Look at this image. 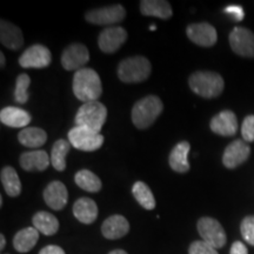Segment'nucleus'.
Masks as SVG:
<instances>
[{
  "label": "nucleus",
  "mask_w": 254,
  "mask_h": 254,
  "mask_svg": "<svg viewBox=\"0 0 254 254\" xmlns=\"http://www.w3.org/2000/svg\"><path fill=\"white\" fill-rule=\"evenodd\" d=\"M190 150V142L180 141L174 146L168 157V163L174 172L186 173L189 172L190 165L189 163V153Z\"/></svg>",
  "instance_id": "obj_19"
},
{
  "label": "nucleus",
  "mask_w": 254,
  "mask_h": 254,
  "mask_svg": "<svg viewBox=\"0 0 254 254\" xmlns=\"http://www.w3.org/2000/svg\"><path fill=\"white\" fill-rule=\"evenodd\" d=\"M140 12L146 17L170 19L172 17V6L166 0H142L140 1Z\"/></svg>",
  "instance_id": "obj_23"
},
{
  "label": "nucleus",
  "mask_w": 254,
  "mask_h": 254,
  "mask_svg": "<svg viewBox=\"0 0 254 254\" xmlns=\"http://www.w3.org/2000/svg\"><path fill=\"white\" fill-rule=\"evenodd\" d=\"M0 41L9 50H20L24 45L23 32L14 24L1 20L0 23Z\"/></svg>",
  "instance_id": "obj_20"
},
{
  "label": "nucleus",
  "mask_w": 254,
  "mask_h": 254,
  "mask_svg": "<svg viewBox=\"0 0 254 254\" xmlns=\"http://www.w3.org/2000/svg\"><path fill=\"white\" fill-rule=\"evenodd\" d=\"M224 12L226 14L232 15L236 21H241L244 19V17H245V14H244V8L239 5L227 6V7L224 8Z\"/></svg>",
  "instance_id": "obj_35"
},
{
  "label": "nucleus",
  "mask_w": 254,
  "mask_h": 254,
  "mask_svg": "<svg viewBox=\"0 0 254 254\" xmlns=\"http://www.w3.org/2000/svg\"><path fill=\"white\" fill-rule=\"evenodd\" d=\"M251 155V147L246 141L238 140L232 141L230 145L225 148L222 154V164L226 168H237L243 165Z\"/></svg>",
  "instance_id": "obj_14"
},
{
  "label": "nucleus",
  "mask_w": 254,
  "mask_h": 254,
  "mask_svg": "<svg viewBox=\"0 0 254 254\" xmlns=\"http://www.w3.org/2000/svg\"><path fill=\"white\" fill-rule=\"evenodd\" d=\"M164 110L163 101L157 95H147L134 104L132 109V122L139 129L153 125Z\"/></svg>",
  "instance_id": "obj_3"
},
{
  "label": "nucleus",
  "mask_w": 254,
  "mask_h": 254,
  "mask_svg": "<svg viewBox=\"0 0 254 254\" xmlns=\"http://www.w3.org/2000/svg\"><path fill=\"white\" fill-rule=\"evenodd\" d=\"M31 84V78L28 77L26 73H21L18 75L17 81H15V88H14V100L15 103L24 105L27 103L28 98V87Z\"/></svg>",
  "instance_id": "obj_31"
},
{
  "label": "nucleus",
  "mask_w": 254,
  "mask_h": 254,
  "mask_svg": "<svg viewBox=\"0 0 254 254\" xmlns=\"http://www.w3.org/2000/svg\"><path fill=\"white\" fill-rule=\"evenodd\" d=\"M126 17V9L122 5H112L107 7L95 8L88 11L85 18L88 23L100 26H113V24L122 23Z\"/></svg>",
  "instance_id": "obj_8"
},
{
  "label": "nucleus",
  "mask_w": 254,
  "mask_h": 254,
  "mask_svg": "<svg viewBox=\"0 0 254 254\" xmlns=\"http://www.w3.org/2000/svg\"><path fill=\"white\" fill-rule=\"evenodd\" d=\"M39 254H66L62 247L57 245H49L40 250Z\"/></svg>",
  "instance_id": "obj_37"
},
{
  "label": "nucleus",
  "mask_w": 254,
  "mask_h": 254,
  "mask_svg": "<svg viewBox=\"0 0 254 254\" xmlns=\"http://www.w3.org/2000/svg\"><path fill=\"white\" fill-rule=\"evenodd\" d=\"M18 140L25 147L38 148L43 146L47 140V134L39 127H26L18 134Z\"/></svg>",
  "instance_id": "obj_26"
},
{
  "label": "nucleus",
  "mask_w": 254,
  "mask_h": 254,
  "mask_svg": "<svg viewBox=\"0 0 254 254\" xmlns=\"http://www.w3.org/2000/svg\"><path fill=\"white\" fill-rule=\"evenodd\" d=\"M129 231V222L124 215H111L103 222L101 233L106 239L117 240L125 237Z\"/></svg>",
  "instance_id": "obj_17"
},
{
  "label": "nucleus",
  "mask_w": 254,
  "mask_h": 254,
  "mask_svg": "<svg viewBox=\"0 0 254 254\" xmlns=\"http://www.w3.org/2000/svg\"><path fill=\"white\" fill-rule=\"evenodd\" d=\"M104 136L100 133L88 129L86 127L75 126L68 132V141L73 147L84 152L99 150L104 144Z\"/></svg>",
  "instance_id": "obj_6"
},
{
  "label": "nucleus",
  "mask_w": 254,
  "mask_h": 254,
  "mask_svg": "<svg viewBox=\"0 0 254 254\" xmlns=\"http://www.w3.org/2000/svg\"><path fill=\"white\" fill-rule=\"evenodd\" d=\"M109 254H127V252L124 250H113V251H111Z\"/></svg>",
  "instance_id": "obj_40"
},
{
  "label": "nucleus",
  "mask_w": 254,
  "mask_h": 254,
  "mask_svg": "<svg viewBox=\"0 0 254 254\" xmlns=\"http://www.w3.org/2000/svg\"><path fill=\"white\" fill-rule=\"evenodd\" d=\"M0 179H1L2 187H4L6 194L15 198L21 193V182L19 179L18 173L11 166H6L1 170L0 174Z\"/></svg>",
  "instance_id": "obj_27"
},
{
  "label": "nucleus",
  "mask_w": 254,
  "mask_h": 254,
  "mask_svg": "<svg viewBox=\"0 0 254 254\" xmlns=\"http://www.w3.org/2000/svg\"><path fill=\"white\" fill-rule=\"evenodd\" d=\"M127 40V32L122 26L106 27L100 32L98 45L104 53L112 55L117 52Z\"/></svg>",
  "instance_id": "obj_12"
},
{
  "label": "nucleus",
  "mask_w": 254,
  "mask_h": 254,
  "mask_svg": "<svg viewBox=\"0 0 254 254\" xmlns=\"http://www.w3.org/2000/svg\"><path fill=\"white\" fill-rule=\"evenodd\" d=\"M39 231L34 227H27L19 231L13 238V247L19 253H27L37 245Z\"/></svg>",
  "instance_id": "obj_24"
},
{
  "label": "nucleus",
  "mask_w": 254,
  "mask_h": 254,
  "mask_svg": "<svg viewBox=\"0 0 254 254\" xmlns=\"http://www.w3.org/2000/svg\"><path fill=\"white\" fill-rule=\"evenodd\" d=\"M73 214L78 221L85 225H91L98 218V206L94 200L90 198H80L73 205Z\"/></svg>",
  "instance_id": "obj_22"
},
{
  "label": "nucleus",
  "mask_w": 254,
  "mask_h": 254,
  "mask_svg": "<svg viewBox=\"0 0 254 254\" xmlns=\"http://www.w3.org/2000/svg\"><path fill=\"white\" fill-rule=\"evenodd\" d=\"M240 232L244 240L254 246V215H247L240 225Z\"/></svg>",
  "instance_id": "obj_32"
},
{
  "label": "nucleus",
  "mask_w": 254,
  "mask_h": 254,
  "mask_svg": "<svg viewBox=\"0 0 254 254\" xmlns=\"http://www.w3.org/2000/svg\"><path fill=\"white\" fill-rule=\"evenodd\" d=\"M186 34L192 43L202 47L213 46L218 40L217 30L208 23L190 24L186 28Z\"/></svg>",
  "instance_id": "obj_13"
},
{
  "label": "nucleus",
  "mask_w": 254,
  "mask_h": 254,
  "mask_svg": "<svg viewBox=\"0 0 254 254\" xmlns=\"http://www.w3.org/2000/svg\"><path fill=\"white\" fill-rule=\"evenodd\" d=\"M107 119V109L100 101H90L84 104L75 114L74 123L77 126L86 127L100 133Z\"/></svg>",
  "instance_id": "obj_5"
},
{
  "label": "nucleus",
  "mask_w": 254,
  "mask_h": 254,
  "mask_svg": "<svg viewBox=\"0 0 254 254\" xmlns=\"http://www.w3.org/2000/svg\"><path fill=\"white\" fill-rule=\"evenodd\" d=\"M60 60L66 71H79L90 62V52L82 44H71L64 50Z\"/></svg>",
  "instance_id": "obj_10"
},
{
  "label": "nucleus",
  "mask_w": 254,
  "mask_h": 254,
  "mask_svg": "<svg viewBox=\"0 0 254 254\" xmlns=\"http://www.w3.org/2000/svg\"><path fill=\"white\" fill-rule=\"evenodd\" d=\"M43 195L50 208L60 211L67 204L68 190L62 182H52L44 190Z\"/></svg>",
  "instance_id": "obj_16"
},
{
  "label": "nucleus",
  "mask_w": 254,
  "mask_h": 254,
  "mask_svg": "<svg viewBox=\"0 0 254 254\" xmlns=\"http://www.w3.org/2000/svg\"><path fill=\"white\" fill-rule=\"evenodd\" d=\"M5 64H6V59H5L4 53H0V67L4 68Z\"/></svg>",
  "instance_id": "obj_39"
},
{
  "label": "nucleus",
  "mask_w": 254,
  "mask_h": 254,
  "mask_svg": "<svg viewBox=\"0 0 254 254\" xmlns=\"http://www.w3.org/2000/svg\"><path fill=\"white\" fill-rule=\"evenodd\" d=\"M6 245V239L4 234H0V250H4V247Z\"/></svg>",
  "instance_id": "obj_38"
},
{
  "label": "nucleus",
  "mask_w": 254,
  "mask_h": 254,
  "mask_svg": "<svg viewBox=\"0 0 254 254\" xmlns=\"http://www.w3.org/2000/svg\"><path fill=\"white\" fill-rule=\"evenodd\" d=\"M51 165V158L45 151L24 152L20 155V166L27 172H43Z\"/></svg>",
  "instance_id": "obj_18"
},
{
  "label": "nucleus",
  "mask_w": 254,
  "mask_h": 254,
  "mask_svg": "<svg viewBox=\"0 0 254 254\" xmlns=\"http://www.w3.org/2000/svg\"><path fill=\"white\" fill-rule=\"evenodd\" d=\"M211 131L221 136H233L238 132V119L234 112L230 110L221 111L214 116L209 123Z\"/></svg>",
  "instance_id": "obj_15"
},
{
  "label": "nucleus",
  "mask_w": 254,
  "mask_h": 254,
  "mask_svg": "<svg viewBox=\"0 0 254 254\" xmlns=\"http://www.w3.org/2000/svg\"><path fill=\"white\" fill-rule=\"evenodd\" d=\"M196 228H198V232L202 240L207 243L208 245L214 247L215 250L221 249V247L226 245V232L221 226L220 222L215 220V219L209 217L200 218L198 224H196Z\"/></svg>",
  "instance_id": "obj_7"
},
{
  "label": "nucleus",
  "mask_w": 254,
  "mask_h": 254,
  "mask_svg": "<svg viewBox=\"0 0 254 254\" xmlns=\"http://www.w3.org/2000/svg\"><path fill=\"white\" fill-rule=\"evenodd\" d=\"M52 62V55L46 46L36 44L24 51L19 58V65L24 68H45Z\"/></svg>",
  "instance_id": "obj_11"
},
{
  "label": "nucleus",
  "mask_w": 254,
  "mask_h": 254,
  "mask_svg": "<svg viewBox=\"0 0 254 254\" xmlns=\"http://www.w3.org/2000/svg\"><path fill=\"white\" fill-rule=\"evenodd\" d=\"M152 66L150 60L145 57L136 56L124 59L118 66V77L126 84L142 82L150 77Z\"/></svg>",
  "instance_id": "obj_4"
},
{
  "label": "nucleus",
  "mask_w": 254,
  "mask_h": 254,
  "mask_svg": "<svg viewBox=\"0 0 254 254\" xmlns=\"http://www.w3.org/2000/svg\"><path fill=\"white\" fill-rule=\"evenodd\" d=\"M132 194L136 201L140 204L141 207L148 209V211H152V209L155 208L157 202H155L153 193H152L151 189L145 183L136 182L132 187Z\"/></svg>",
  "instance_id": "obj_30"
},
{
  "label": "nucleus",
  "mask_w": 254,
  "mask_h": 254,
  "mask_svg": "<svg viewBox=\"0 0 254 254\" xmlns=\"http://www.w3.org/2000/svg\"><path fill=\"white\" fill-rule=\"evenodd\" d=\"M150 30H151V31H154V30H157V26H154V25H152V26L150 27Z\"/></svg>",
  "instance_id": "obj_41"
},
{
  "label": "nucleus",
  "mask_w": 254,
  "mask_h": 254,
  "mask_svg": "<svg viewBox=\"0 0 254 254\" xmlns=\"http://www.w3.org/2000/svg\"><path fill=\"white\" fill-rule=\"evenodd\" d=\"M230 254H249V250H247L246 245L241 241H236L233 245L231 246Z\"/></svg>",
  "instance_id": "obj_36"
},
{
  "label": "nucleus",
  "mask_w": 254,
  "mask_h": 254,
  "mask_svg": "<svg viewBox=\"0 0 254 254\" xmlns=\"http://www.w3.org/2000/svg\"><path fill=\"white\" fill-rule=\"evenodd\" d=\"M74 182L81 190L91 193L99 192L101 186H103L99 177L95 176L90 170H80L79 172L75 173Z\"/></svg>",
  "instance_id": "obj_29"
},
{
  "label": "nucleus",
  "mask_w": 254,
  "mask_h": 254,
  "mask_svg": "<svg viewBox=\"0 0 254 254\" xmlns=\"http://www.w3.org/2000/svg\"><path fill=\"white\" fill-rule=\"evenodd\" d=\"M190 90L205 99H213L222 93L225 87L224 79L213 71H196L189 79Z\"/></svg>",
  "instance_id": "obj_2"
},
{
  "label": "nucleus",
  "mask_w": 254,
  "mask_h": 254,
  "mask_svg": "<svg viewBox=\"0 0 254 254\" xmlns=\"http://www.w3.org/2000/svg\"><path fill=\"white\" fill-rule=\"evenodd\" d=\"M231 49L238 56L254 58V33L249 28L234 27L228 37Z\"/></svg>",
  "instance_id": "obj_9"
},
{
  "label": "nucleus",
  "mask_w": 254,
  "mask_h": 254,
  "mask_svg": "<svg viewBox=\"0 0 254 254\" xmlns=\"http://www.w3.org/2000/svg\"><path fill=\"white\" fill-rule=\"evenodd\" d=\"M33 227L43 233L44 236H55L59 230V221L55 215L49 212H37L32 218Z\"/></svg>",
  "instance_id": "obj_25"
},
{
  "label": "nucleus",
  "mask_w": 254,
  "mask_h": 254,
  "mask_svg": "<svg viewBox=\"0 0 254 254\" xmlns=\"http://www.w3.org/2000/svg\"><path fill=\"white\" fill-rule=\"evenodd\" d=\"M189 254H219L218 251L204 240L193 241L190 245Z\"/></svg>",
  "instance_id": "obj_33"
},
{
  "label": "nucleus",
  "mask_w": 254,
  "mask_h": 254,
  "mask_svg": "<svg viewBox=\"0 0 254 254\" xmlns=\"http://www.w3.org/2000/svg\"><path fill=\"white\" fill-rule=\"evenodd\" d=\"M241 135L246 142L254 141V116H247L241 125Z\"/></svg>",
  "instance_id": "obj_34"
},
{
  "label": "nucleus",
  "mask_w": 254,
  "mask_h": 254,
  "mask_svg": "<svg viewBox=\"0 0 254 254\" xmlns=\"http://www.w3.org/2000/svg\"><path fill=\"white\" fill-rule=\"evenodd\" d=\"M31 120V114L27 111L19 109V107L8 106L0 111V122L5 126L13 127V128H18V127L26 128Z\"/></svg>",
  "instance_id": "obj_21"
},
{
  "label": "nucleus",
  "mask_w": 254,
  "mask_h": 254,
  "mask_svg": "<svg viewBox=\"0 0 254 254\" xmlns=\"http://www.w3.org/2000/svg\"><path fill=\"white\" fill-rule=\"evenodd\" d=\"M72 87L75 98L85 104L97 101L103 93L100 77L93 68L84 67L75 72Z\"/></svg>",
  "instance_id": "obj_1"
},
{
  "label": "nucleus",
  "mask_w": 254,
  "mask_h": 254,
  "mask_svg": "<svg viewBox=\"0 0 254 254\" xmlns=\"http://www.w3.org/2000/svg\"><path fill=\"white\" fill-rule=\"evenodd\" d=\"M71 144L65 139H59L53 145L52 151H51V165L59 172H63L66 168V155L71 150Z\"/></svg>",
  "instance_id": "obj_28"
}]
</instances>
